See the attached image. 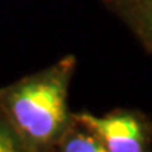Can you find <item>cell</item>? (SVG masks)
<instances>
[{
  "label": "cell",
  "mask_w": 152,
  "mask_h": 152,
  "mask_svg": "<svg viewBox=\"0 0 152 152\" xmlns=\"http://www.w3.org/2000/svg\"><path fill=\"white\" fill-rule=\"evenodd\" d=\"M75 69L76 58L66 55L0 89V111L28 152H55L72 125L68 97Z\"/></svg>",
  "instance_id": "obj_1"
},
{
  "label": "cell",
  "mask_w": 152,
  "mask_h": 152,
  "mask_svg": "<svg viewBox=\"0 0 152 152\" xmlns=\"http://www.w3.org/2000/svg\"><path fill=\"white\" fill-rule=\"evenodd\" d=\"M75 123L97 137L109 152H152V123L138 110L97 114L72 113Z\"/></svg>",
  "instance_id": "obj_2"
},
{
  "label": "cell",
  "mask_w": 152,
  "mask_h": 152,
  "mask_svg": "<svg viewBox=\"0 0 152 152\" xmlns=\"http://www.w3.org/2000/svg\"><path fill=\"white\" fill-rule=\"evenodd\" d=\"M134 33L148 52H152V0H106Z\"/></svg>",
  "instance_id": "obj_3"
},
{
  "label": "cell",
  "mask_w": 152,
  "mask_h": 152,
  "mask_svg": "<svg viewBox=\"0 0 152 152\" xmlns=\"http://www.w3.org/2000/svg\"><path fill=\"white\" fill-rule=\"evenodd\" d=\"M55 152H109V149L94 134L73 121Z\"/></svg>",
  "instance_id": "obj_4"
},
{
  "label": "cell",
  "mask_w": 152,
  "mask_h": 152,
  "mask_svg": "<svg viewBox=\"0 0 152 152\" xmlns=\"http://www.w3.org/2000/svg\"><path fill=\"white\" fill-rule=\"evenodd\" d=\"M0 152H28L1 111H0Z\"/></svg>",
  "instance_id": "obj_5"
}]
</instances>
